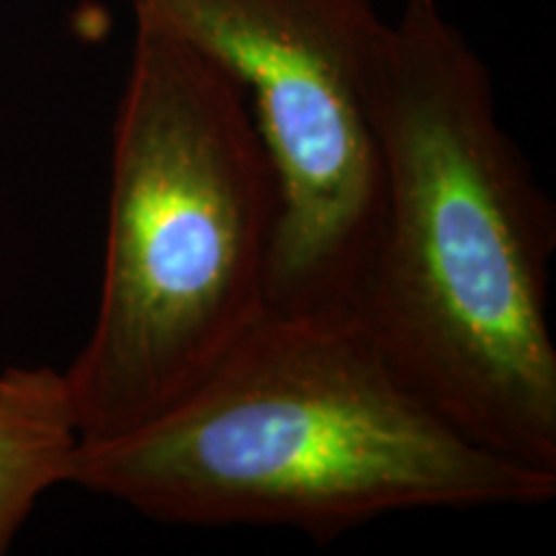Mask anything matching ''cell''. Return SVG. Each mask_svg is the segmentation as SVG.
Returning a JSON list of instances; mask_svg holds the SVG:
<instances>
[{
    "instance_id": "obj_5",
    "label": "cell",
    "mask_w": 556,
    "mask_h": 556,
    "mask_svg": "<svg viewBox=\"0 0 556 556\" xmlns=\"http://www.w3.org/2000/svg\"><path fill=\"white\" fill-rule=\"evenodd\" d=\"M78 443L62 374L31 397L0 405V554L47 490L73 484Z\"/></svg>"
},
{
    "instance_id": "obj_4",
    "label": "cell",
    "mask_w": 556,
    "mask_h": 556,
    "mask_svg": "<svg viewBox=\"0 0 556 556\" xmlns=\"http://www.w3.org/2000/svg\"><path fill=\"white\" fill-rule=\"evenodd\" d=\"M245 88L281 186L268 309L343 312L379 214L371 0H129Z\"/></svg>"
},
{
    "instance_id": "obj_6",
    "label": "cell",
    "mask_w": 556,
    "mask_h": 556,
    "mask_svg": "<svg viewBox=\"0 0 556 556\" xmlns=\"http://www.w3.org/2000/svg\"><path fill=\"white\" fill-rule=\"evenodd\" d=\"M60 371L52 368H11V371H0V405L18 402L41 392L58 379Z\"/></svg>"
},
{
    "instance_id": "obj_1",
    "label": "cell",
    "mask_w": 556,
    "mask_h": 556,
    "mask_svg": "<svg viewBox=\"0 0 556 556\" xmlns=\"http://www.w3.org/2000/svg\"><path fill=\"white\" fill-rule=\"evenodd\" d=\"M374 129L379 214L343 312L458 433L556 475V212L441 0L389 21Z\"/></svg>"
},
{
    "instance_id": "obj_2",
    "label": "cell",
    "mask_w": 556,
    "mask_h": 556,
    "mask_svg": "<svg viewBox=\"0 0 556 556\" xmlns=\"http://www.w3.org/2000/svg\"><path fill=\"white\" fill-rule=\"evenodd\" d=\"M73 484L160 523L315 539L407 510L552 503L556 475L471 443L345 312L268 309L148 426L80 441Z\"/></svg>"
},
{
    "instance_id": "obj_3",
    "label": "cell",
    "mask_w": 556,
    "mask_h": 556,
    "mask_svg": "<svg viewBox=\"0 0 556 556\" xmlns=\"http://www.w3.org/2000/svg\"><path fill=\"white\" fill-rule=\"evenodd\" d=\"M281 186L245 88L137 21L116 111L101 302L62 374L80 441L137 430L268 312Z\"/></svg>"
}]
</instances>
